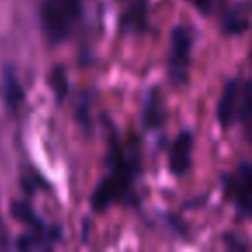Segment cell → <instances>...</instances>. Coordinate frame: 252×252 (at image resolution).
I'll return each instance as SVG.
<instances>
[{
	"label": "cell",
	"mask_w": 252,
	"mask_h": 252,
	"mask_svg": "<svg viewBox=\"0 0 252 252\" xmlns=\"http://www.w3.org/2000/svg\"><path fill=\"white\" fill-rule=\"evenodd\" d=\"M145 23H147V5H145V2H138L137 5L128 9L121 19V25L126 32H142L145 28Z\"/></svg>",
	"instance_id": "8fae6325"
},
{
	"label": "cell",
	"mask_w": 252,
	"mask_h": 252,
	"mask_svg": "<svg viewBox=\"0 0 252 252\" xmlns=\"http://www.w3.org/2000/svg\"><path fill=\"white\" fill-rule=\"evenodd\" d=\"M83 14L81 0H43L40 21L43 33L52 43L66 42Z\"/></svg>",
	"instance_id": "7a4b0ae2"
},
{
	"label": "cell",
	"mask_w": 252,
	"mask_h": 252,
	"mask_svg": "<svg viewBox=\"0 0 252 252\" xmlns=\"http://www.w3.org/2000/svg\"><path fill=\"white\" fill-rule=\"evenodd\" d=\"M192 63V35L185 26L173 28L169 36L168 76L175 85H185Z\"/></svg>",
	"instance_id": "3957f363"
},
{
	"label": "cell",
	"mask_w": 252,
	"mask_h": 252,
	"mask_svg": "<svg viewBox=\"0 0 252 252\" xmlns=\"http://www.w3.org/2000/svg\"><path fill=\"white\" fill-rule=\"evenodd\" d=\"M166 119L164 107H162L161 95L158 88H151L144 95V107H142V121L149 130H159Z\"/></svg>",
	"instance_id": "9c48e42d"
},
{
	"label": "cell",
	"mask_w": 252,
	"mask_h": 252,
	"mask_svg": "<svg viewBox=\"0 0 252 252\" xmlns=\"http://www.w3.org/2000/svg\"><path fill=\"white\" fill-rule=\"evenodd\" d=\"M252 98H251V81H245L244 87H240V100H238V112L237 119L244 125V128L249 131V126H251V114H252Z\"/></svg>",
	"instance_id": "7c38bea8"
},
{
	"label": "cell",
	"mask_w": 252,
	"mask_h": 252,
	"mask_svg": "<svg viewBox=\"0 0 252 252\" xmlns=\"http://www.w3.org/2000/svg\"><path fill=\"white\" fill-rule=\"evenodd\" d=\"M189 4H192V7H195L200 14L209 16L213 12H216V9L221 5L223 0H187Z\"/></svg>",
	"instance_id": "9a60e30c"
},
{
	"label": "cell",
	"mask_w": 252,
	"mask_h": 252,
	"mask_svg": "<svg viewBox=\"0 0 252 252\" xmlns=\"http://www.w3.org/2000/svg\"><path fill=\"white\" fill-rule=\"evenodd\" d=\"M238 100H240V83L237 80H228L223 87L216 109L218 121H220L223 130H228L237 121Z\"/></svg>",
	"instance_id": "8992f818"
},
{
	"label": "cell",
	"mask_w": 252,
	"mask_h": 252,
	"mask_svg": "<svg viewBox=\"0 0 252 252\" xmlns=\"http://www.w3.org/2000/svg\"><path fill=\"white\" fill-rule=\"evenodd\" d=\"M50 88H52L54 95H56L57 102H63L64 98L69 94V83H67V76L66 71H64L63 66H56L52 69V74L49 78Z\"/></svg>",
	"instance_id": "4fadbf2b"
},
{
	"label": "cell",
	"mask_w": 252,
	"mask_h": 252,
	"mask_svg": "<svg viewBox=\"0 0 252 252\" xmlns=\"http://www.w3.org/2000/svg\"><path fill=\"white\" fill-rule=\"evenodd\" d=\"M226 193L242 218L251 216L252 209V169L247 161L240 162L233 176L226 178Z\"/></svg>",
	"instance_id": "277c9868"
},
{
	"label": "cell",
	"mask_w": 252,
	"mask_h": 252,
	"mask_svg": "<svg viewBox=\"0 0 252 252\" xmlns=\"http://www.w3.org/2000/svg\"><path fill=\"white\" fill-rule=\"evenodd\" d=\"M223 240L226 242L228 245H230V249H233V251H237V249H247V244H242L240 240H237V237H235V235H224L223 237Z\"/></svg>",
	"instance_id": "2e32d148"
},
{
	"label": "cell",
	"mask_w": 252,
	"mask_h": 252,
	"mask_svg": "<svg viewBox=\"0 0 252 252\" xmlns=\"http://www.w3.org/2000/svg\"><path fill=\"white\" fill-rule=\"evenodd\" d=\"M192 151H193V133L190 130H183L178 133L169 149L168 168L173 176H183L189 173L192 166Z\"/></svg>",
	"instance_id": "5b68a950"
},
{
	"label": "cell",
	"mask_w": 252,
	"mask_h": 252,
	"mask_svg": "<svg viewBox=\"0 0 252 252\" xmlns=\"http://www.w3.org/2000/svg\"><path fill=\"white\" fill-rule=\"evenodd\" d=\"M11 213L16 220L23 221V223H26L28 226H33L38 233H42L43 237H45V240H59L57 237H59L61 231L57 230V228L47 226V224L35 214L32 206H30L28 202H25V200H14V202L11 204Z\"/></svg>",
	"instance_id": "ba28073f"
},
{
	"label": "cell",
	"mask_w": 252,
	"mask_h": 252,
	"mask_svg": "<svg viewBox=\"0 0 252 252\" xmlns=\"http://www.w3.org/2000/svg\"><path fill=\"white\" fill-rule=\"evenodd\" d=\"M138 169H140V161L137 152L130 147L128 151H125L123 147H119L118 140H112L111 154H109V171L97 183L90 199L95 213H104L114 204L126 202L130 199Z\"/></svg>",
	"instance_id": "6da1fadb"
},
{
	"label": "cell",
	"mask_w": 252,
	"mask_h": 252,
	"mask_svg": "<svg viewBox=\"0 0 252 252\" xmlns=\"http://www.w3.org/2000/svg\"><path fill=\"white\" fill-rule=\"evenodd\" d=\"M76 118L85 130L90 131L92 121H90V97H88V92L81 94V98L78 102V109H76Z\"/></svg>",
	"instance_id": "5bb4252c"
},
{
	"label": "cell",
	"mask_w": 252,
	"mask_h": 252,
	"mask_svg": "<svg viewBox=\"0 0 252 252\" xmlns=\"http://www.w3.org/2000/svg\"><path fill=\"white\" fill-rule=\"evenodd\" d=\"M249 18H251V5H249L247 0L228 7L223 14V19H221L223 33L228 36L244 35L249 30V26H251V19Z\"/></svg>",
	"instance_id": "52a82bcc"
},
{
	"label": "cell",
	"mask_w": 252,
	"mask_h": 252,
	"mask_svg": "<svg viewBox=\"0 0 252 252\" xmlns=\"http://www.w3.org/2000/svg\"><path fill=\"white\" fill-rule=\"evenodd\" d=\"M4 100L9 111H18L19 105L25 100V90H23L18 74L11 64L5 66L4 71Z\"/></svg>",
	"instance_id": "30bf717a"
}]
</instances>
